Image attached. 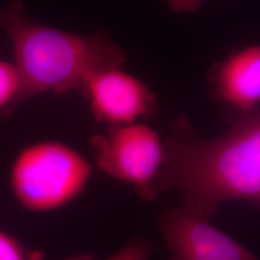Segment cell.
<instances>
[{
	"mask_svg": "<svg viewBox=\"0 0 260 260\" xmlns=\"http://www.w3.org/2000/svg\"><path fill=\"white\" fill-rule=\"evenodd\" d=\"M98 168L109 177L133 185L140 198L153 202L152 184L163 161V142L143 123L111 127L91 139Z\"/></svg>",
	"mask_w": 260,
	"mask_h": 260,
	"instance_id": "277c9868",
	"label": "cell"
},
{
	"mask_svg": "<svg viewBox=\"0 0 260 260\" xmlns=\"http://www.w3.org/2000/svg\"><path fill=\"white\" fill-rule=\"evenodd\" d=\"M168 191L180 196L181 206L209 219L224 202L259 205V111L238 115L211 140L201 138L185 116H178L163 142L153 202Z\"/></svg>",
	"mask_w": 260,
	"mask_h": 260,
	"instance_id": "6da1fadb",
	"label": "cell"
},
{
	"mask_svg": "<svg viewBox=\"0 0 260 260\" xmlns=\"http://www.w3.org/2000/svg\"><path fill=\"white\" fill-rule=\"evenodd\" d=\"M210 78L218 101L238 115L258 111L260 47L251 46L235 52L214 68Z\"/></svg>",
	"mask_w": 260,
	"mask_h": 260,
	"instance_id": "52a82bcc",
	"label": "cell"
},
{
	"mask_svg": "<svg viewBox=\"0 0 260 260\" xmlns=\"http://www.w3.org/2000/svg\"><path fill=\"white\" fill-rule=\"evenodd\" d=\"M0 31L9 37L20 75L19 105L40 93L81 91L95 73L126 61L124 50L102 33L80 35L29 19L21 0L0 6Z\"/></svg>",
	"mask_w": 260,
	"mask_h": 260,
	"instance_id": "7a4b0ae2",
	"label": "cell"
},
{
	"mask_svg": "<svg viewBox=\"0 0 260 260\" xmlns=\"http://www.w3.org/2000/svg\"><path fill=\"white\" fill-rule=\"evenodd\" d=\"M21 90V79L16 65L0 60V111L4 117H9L19 106Z\"/></svg>",
	"mask_w": 260,
	"mask_h": 260,
	"instance_id": "ba28073f",
	"label": "cell"
},
{
	"mask_svg": "<svg viewBox=\"0 0 260 260\" xmlns=\"http://www.w3.org/2000/svg\"><path fill=\"white\" fill-rule=\"evenodd\" d=\"M89 101L94 118L111 127L135 123L156 108L149 86L121 68L100 71L80 91Z\"/></svg>",
	"mask_w": 260,
	"mask_h": 260,
	"instance_id": "8992f818",
	"label": "cell"
},
{
	"mask_svg": "<svg viewBox=\"0 0 260 260\" xmlns=\"http://www.w3.org/2000/svg\"><path fill=\"white\" fill-rule=\"evenodd\" d=\"M176 14L195 13L201 9L204 0H163Z\"/></svg>",
	"mask_w": 260,
	"mask_h": 260,
	"instance_id": "8fae6325",
	"label": "cell"
},
{
	"mask_svg": "<svg viewBox=\"0 0 260 260\" xmlns=\"http://www.w3.org/2000/svg\"><path fill=\"white\" fill-rule=\"evenodd\" d=\"M43 254L30 251L17 239L0 231V260H42Z\"/></svg>",
	"mask_w": 260,
	"mask_h": 260,
	"instance_id": "9c48e42d",
	"label": "cell"
},
{
	"mask_svg": "<svg viewBox=\"0 0 260 260\" xmlns=\"http://www.w3.org/2000/svg\"><path fill=\"white\" fill-rule=\"evenodd\" d=\"M153 247L149 241L134 239L105 260H149Z\"/></svg>",
	"mask_w": 260,
	"mask_h": 260,
	"instance_id": "30bf717a",
	"label": "cell"
},
{
	"mask_svg": "<svg viewBox=\"0 0 260 260\" xmlns=\"http://www.w3.org/2000/svg\"><path fill=\"white\" fill-rule=\"evenodd\" d=\"M158 223L171 252L169 260H258L209 218L183 206L163 208Z\"/></svg>",
	"mask_w": 260,
	"mask_h": 260,
	"instance_id": "5b68a950",
	"label": "cell"
},
{
	"mask_svg": "<svg viewBox=\"0 0 260 260\" xmlns=\"http://www.w3.org/2000/svg\"><path fill=\"white\" fill-rule=\"evenodd\" d=\"M92 166L59 142H42L23 149L11 171V185L19 204L46 212L71 203L86 188Z\"/></svg>",
	"mask_w": 260,
	"mask_h": 260,
	"instance_id": "3957f363",
	"label": "cell"
}]
</instances>
